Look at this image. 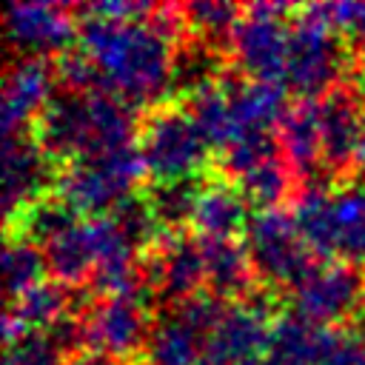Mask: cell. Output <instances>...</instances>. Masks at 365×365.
Segmentation results:
<instances>
[{
	"label": "cell",
	"mask_w": 365,
	"mask_h": 365,
	"mask_svg": "<svg viewBox=\"0 0 365 365\" xmlns=\"http://www.w3.org/2000/svg\"><path fill=\"white\" fill-rule=\"evenodd\" d=\"M294 11L285 3H254L242 6V17L228 40L231 66L248 80L279 83L285 77L288 26L282 14Z\"/></svg>",
	"instance_id": "cell-6"
},
{
	"label": "cell",
	"mask_w": 365,
	"mask_h": 365,
	"mask_svg": "<svg viewBox=\"0 0 365 365\" xmlns=\"http://www.w3.org/2000/svg\"><path fill=\"white\" fill-rule=\"evenodd\" d=\"M145 174L148 171L137 143L120 145L60 165L54 180V194H60L77 214L100 217L108 214L125 197L137 194L134 188Z\"/></svg>",
	"instance_id": "cell-2"
},
{
	"label": "cell",
	"mask_w": 365,
	"mask_h": 365,
	"mask_svg": "<svg viewBox=\"0 0 365 365\" xmlns=\"http://www.w3.org/2000/svg\"><path fill=\"white\" fill-rule=\"evenodd\" d=\"M143 288L160 302V311L174 308L205 285V259L197 234H163V240L140 257Z\"/></svg>",
	"instance_id": "cell-9"
},
{
	"label": "cell",
	"mask_w": 365,
	"mask_h": 365,
	"mask_svg": "<svg viewBox=\"0 0 365 365\" xmlns=\"http://www.w3.org/2000/svg\"><path fill=\"white\" fill-rule=\"evenodd\" d=\"M205 259V288L217 299L228 302H242L259 282L254 277L251 259L245 245L234 240H211V237H197Z\"/></svg>",
	"instance_id": "cell-19"
},
{
	"label": "cell",
	"mask_w": 365,
	"mask_h": 365,
	"mask_svg": "<svg viewBox=\"0 0 365 365\" xmlns=\"http://www.w3.org/2000/svg\"><path fill=\"white\" fill-rule=\"evenodd\" d=\"M66 365H131V359L125 356H114V354H106V351H80L77 356L66 359Z\"/></svg>",
	"instance_id": "cell-38"
},
{
	"label": "cell",
	"mask_w": 365,
	"mask_h": 365,
	"mask_svg": "<svg viewBox=\"0 0 365 365\" xmlns=\"http://www.w3.org/2000/svg\"><path fill=\"white\" fill-rule=\"evenodd\" d=\"M137 148L143 154L151 182L188 180L205 163V143L180 103H160L140 117Z\"/></svg>",
	"instance_id": "cell-3"
},
{
	"label": "cell",
	"mask_w": 365,
	"mask_h": 365,
	"mask_svg": "<svg viewBox=\"0 0 365 365\" xmlns=\"http://www.w3.org/2000/svg\"><path fill=\"white\" fill-rule=\"evenodd\" d=\"M54 160L34 143L31 134H6L3 137V217L6 225L37 197L46 194V185L57 180Z\"/></svg>",
	"instance_id": "cell-14"
},
{
	"label": "cell",
	"mask_w": 365,
	"mask_h": 365,
	"mask_svg": "<svg viewBox=\"0 0 365 365\" xmlns=\"http://www.w3.org/2000/svg\"><path fill=\"white\" fill-rule=\"evenodd\" d=\"M180 6H182L185 29L194 37L228 48L234 26L242 17V6L222 3V0H197V3H180Z\"/></svg>",
	"instance_id": "cell-33"
},
{
	"label": "cell",
	"mask_w": 365,
	"mask_h": 365,
	"mask_svg": "<svg viewBox=\"0 0 365 365\" xmlns=\"http://www.w3.org/2000/svg\"><path fill=\"white\" fill-rule=\"evenodd\" d=\"M108 217L114 220V225H117V231L128 240V245L143 257L148 248H154L160 240H163V228H160V222L154 220V214H151V208H148V202H145V197L143 194H131V197H125L123 202H117L111 211H108Z\"/></svg>",
	"instance_id": "cell-34"
},
{
	"label": "cell",
	"mask_w": 365,
	"mask_h": 365,
	"mask_svg": "<svg viewBox=\"0 0 365 365\" xmlns=\"http://www.w3.org/2000/svg\"><path fill=\"white\" fill-rule=\"evenodd\" d=\"M248 214H245V200L237 191L234 182L217 177V180H202L191 225L197 237H211V240H231L237 231H245Z\"/></svg>",
	"instance_id": "cell-23"
},
{
	"label": "cell",
	"mask_w": 365,
	"mask_h": 365,
	"mask_svg": "<svg viewBox=\"0 0 365 365\" xmlns=\"http://www.w3.org/2000/svg\"><path fill=\"white\" fill-rule=\"evenodd\" d=\"M205 356V336L174 311H160L151 322L143 362L145 365H197Z\"/></svg>",
	"instance_id": "cell-25"
},
{
	"label": "cell",
	"mask_w": 365,
	"mask_h": 365,
	"mask_svg": "<svg viewBox=\"0 0 365 365\" xmlns=\"http://www.w3.org/2000/svg\"><path fill=\"white\" fill-rule=\"evenodd\" d=\"M319 137H322V168L336 182H351L359 168V143L365 123V91L354 80L336 83L317 100Z\"/></svg>",
	"instance_id": "cell-8"
},
{
	"label": "cell",
	"mask_w": 365,
	"mask_h": 365,
	"mask_svg": "<svg viewBox=\"0 0 365 365\" xmlns=\"http://www.w3.org/2000/svg\"><path fill=\"white\" fill-rule=\"evenodd\" d=\"M83 325H86V342L94 351H106L114 356H131L143 354L151 322L145 314V302L131 294V297H97L88 302L83 311Z\"/></svg>",
	"instance_id": "cell-13"
},
{
	"label": "cell",
	"mask_w": 365,
	"mask_h": 365,
	"mask_svg": "<svg viewBox=\"0 0 365 365\" xmlns=\"http://www.w3.org/2000/svg\"><path fill=\"white\" fill-rule=\"evenodd\" d=\"M294 180L297 177L291 174V168L285 165V160L277 157V160H271V163L248 171L234 185L242 194V200L254 205V211H265V208H279L282 200H288V197L297 194L294 191V185H297Z\"/></svg>",
	"instance_id": "cell-32"
},
{
	"label": "cell",
	"mask_w": 365,
	"mask_h": 365,
	"mask_svg": "<svg viewBox=\"0 0 365 365\" xmlns=\"http://www.w3.org/2000/svg\"><path fill=\"white\" fill-rule=\"evenodd\" d=\"M71 297L68 288L54 282V279H43L37 285H31L29 291H23L20 297L6 302V314H3V339L6 345L17 342L26 334H37L51 328L60 317L68 314Z\"/></svg>",
	"instance_id": "cell-18"
},
{
	"label": "cell",
	"mask_w": 365,
	"mask_h": 365,
	"mask_svg": "<svg viewBox=\"0 0 365 365\" xmlns=\"http://www.w3.org/2000/svg\"><path fill=\"white\" fill-rule=\"evenodd\" d=\"M185 111L191 114L202 143L208 148H225L234 137H237V125H234V114H231V103L222 94L220 86H208L202 91H197L194 97L185 100Z\"/></svg>",
	"instance_id": "cell-30"
},
{
	"label": "cell",
	"mask_w": 365,
	"mask_h": 365,
	"mask_svg": "<svg viewBox=\"0 0 365 365\" xmlns=\"http://www.w3.org/2000/svg\"><path fill=\"white\" fill-rule=\"evenodd\" d=\"M356 177L365 180V123H362V143H359V168H356Z\"/></svg>",
	"instance_id": "cell-39"
},
{
	"label": "cell",
	"mask_w": 365,
	"mask_h": 365,
	"mask_svg": "<svg viewBox=\"0 0 365 365\" xmlns=\"http://www.w3.org/2000/svg\"><path fill=\"white\" fill-rule=\"evenodd\" d=\"M279 154L291 174L305 182H317L322 168V137H319V108L311 97H297L288 103L285 114L277 123Z\"/></svg>",
	"instance_id": "cell-16"
},
{
	"label": "cell",
	"mask_w": 365,
	"mask_h": 365,
	"mask_svg": "<svg viewBox=\"0 0 365 365\" xmlns=\"http://www.w3.org/2000/svg\"><path fill=\"white\" fill-rule=\"evenodd\" d=\"M242 237L254 277L262 288L291 291L317 265L311 251L299 240L291 214H285L282 208H265L248 214Z\"/></svg>",
	"instance_id": "cell-5"
},
{
	"label": "cell",
	"mask_w": 365,
	"mask_h": 365,
	"mask_svg": "<svg viewBox=\"0 0 365 365\" xmlns=\"http://www.w3.org/2000/svg\"><path fill=\"white\" fill-rule=\"evenodd\" d=\"M328 325H317L297 311H285L271 319L268 362L271 365H319Z\"/></svg>",
	"instance_id": "cell-24"
},
{
	"label": "cell",
	"mask_w": 365,
	"mask_h": 365,
	"mask_svg": "<svg viewBox=\"0 0 365 365\" xmlns=\"http://www.w3.org/2000/svg\"><path fill=\"white\" fill-rule=\"evenodd\" d=\"M71 225H77V211L60 197V194H43L34 202H29L9 225L6 234H17L26 237L37 245H46L48 240L60 237L63 231H68Z\"/></svg>",
	"instance_id": "cell-26"
},
{
	"label": "cell",
	"mask_w": 365,
	"mask_h": 365,
	"mask_svg": "<svg viewBox=\"0 0 365 365\" xmlns=\"http://www.w3.org/2000/svg\"><path fill=\"white\" fill-rule=\"evenodd\" d=\"M3 34L17 57H60L77 40V20L68 6L11 3L3 11Z\"/></svg>",
	"instance_id": "cell-11"
},
{
	"label": "cell",
	"mask_w": 365,
	"mask_h": 365,
	"mask_svg": "<svg viewBox=\"0 0 365 365\" xmlns=\"http://www.w3.org/2000/svg\"><path fill=\"white\" fill-rule=\"evenodd\" d=\"M240 365H271L268 359H248V362H240Z\"/></svg>",
	"instance_id": "cell-40"
},
{
	"label": "cell",
	"mask_w": 365,
	"mask_h": 365,
	"mask_svg": "<svg viewBox=\"0 0 365 365\" xmlns=\"http://www.w3.org/2000/svg\"><path fill=\"white\" fill-rule=\"evenodd\" d=\"M77 48L91 57L103 88L131 106H160L171 91L174 43L145 20H77Z\"/></svg>",
	"instance_id": "cell-1"
},
{
	"label": "cell",
	"mask_w": 365,
	"mask_h": 365,
	"mask_svg": "<svg viewBox=\"0 0 365 365\" xmlns=\"http://www.w3.org/2000/svg\"><path fill=\"white\" fill-rule=\"evenodd\" d=\"M51 66H54L57 88L80 91V94H88V91L103 88V80H100L97 66H94L91 57H88L86 51H80V48H68V51H63L60 57L51 60Z\"/></svg>",
	"instance_id": "cell-35"
},
{
	"label": "cell",
	"mask_w": 365,
	"mask_h": 365,
	"mask_svg": "<svg viewBox=\"0 0 365 365\" xmlns=\"http://www.w3.org/2000/svg\"><path fill=\"white\" fill-rule=\"evenodd\" d=\"M334 228L336 254L348 262L365 265V185L345 182L334 191Z\"/></svg>",
	"instance_id": "cell-27"
},
{
	"label": "cell",
	"mask_w": 365,
	"mask_h": 365,
	"mask_svg": "<svg viewBox=\"0 0 365 365\" xmlns=\"http://www.w3.org/2000/svg\"><path fill=\"white\" fill-rule=\"evenodd\" d=\"M345 71V48L339 34L328 26V20L305 6L288 23V54H285V86H291L299 97L319 100L336 83H342Z\"/></svg>",
	"instance_id": "cell-4"
},
{
	"label": "cell",
	"mask_w": 365,
	"mask_h": 365,
	"mask_svg": "<svg viewBox=\"0 0 365 365\" xmlns=\"http://www.w3.org/2000/svg\"><path fill=\"white\" fill-rule=\"evenodd\" d=\"M228 68H231L228 48L214 46L208 40H200L194 34H185L174 46V57H171V91L174 94H185V100H188L197 91H202L208 86H217Z\"/></svg>",
	"instance_id": "cell-20"
},
{
	"label": "cell",
	"mask_w": 365,
	"mask_h": 365,
	"mask_svg": "<svg viewBox=\"0 0 365 365\" xmlns=\"http://www.w3.org/2000/svg\"><path fill=\"white\" fill-rule=\"evenodd\" d=\"M271 308V288L257 285L242 302H228L214 331L205 339L208 365H240L259 359L268 348L271 322L265 319Z\"/></svg>",
	"instance_id": "cell-10"
},
{
	"label": "cell",
	"mask_w": 365,
	"mask_h": 365,
	"mask_svg": "<svg viewBox=\"0 0 365 365\" xmlns=\"http://www.w3.org/2000/svg\"><path fill=\"white\" fill-rule=\"evenodd\" d=\"M43 248L46 257V271L51 274L54 282L66 288H83L91 285L94 268H97V248H94V234L88 220L71 225L60 237L48 240Z\"/></svg>",
	"instance_id": "cell-22"
},
{
	"label": "cell",
	"mask_w": 365,
	"mask_h": 365,
	"mask_svg": "<svg viewBox=\"0 0 365 365\" xmlns=\"http://www.w3.org/2000/svg\"><path fill=\"white\" fill-rule=\"evenodd\" d=\"M359 334L365 336V308H362V314H359Z\"/></svg>",
	"instance_id": "cell-41"
},
{
	"label": "cell",
	"mask_w": 365,
	"mask_h": 365,
	"mask_svg": "<svg viewBox=\"0 0 365 365\" xmlns=\"http://www.w3.org/2000/svg\"><path fill=\"white\" fill-rule=\"evenodd\" d=\"M34 143L54 160V163H71L94 148V131H91V103L88 94L57 88L46 108L31 123Z\"/></svg>",
	"instance_id": "cell-12"
},
{
	"label": "cell",
	"mask_w": 365,
	"mask_h": 365,
	"mask_svg": "<svg viewBox=\"0 0 365 365\" xmlns=\"http://www.w3.org/2000/svg\"><path fill=\"white\" fill-rule=\"evenodd\" d=\"M54 91H57V77L48 60L43 57L9 60L3 74V103H0L3 137L23 134L26 125H31L37 114L46 108Z\"/></svg>",
	"instance_id": "cell-15"
},
{
	"label": "cell",
	"mask_w": 365,
	"mask_h": 365,
	"mask_svg": "<svg viewBox=\"0 0 365 365\" xmlns=\"http://www.w3.org/2000/svg\"><path fill=\"white\" fill-rule=\"evenodd\" d=\"M319 365H365V336L351 328H328Z\"/></svg>",
	"instance_id": "cell-37"
},
{
	"label": "cell",
	"mask_w": 365,
	"mask_h": 365,
	"mask_svg": "<svg viewBox=\"0 0 365 365\" xmlns=\"http://www.w3.org/2000/svg\"><path fill=\"white\" fill-rule=\"evenodd\" d=\"M291 305L299 317L336 328L365 308V265L348 259L317 262L294 288Z\"/></svg>",
	"instance_id": "cell-7"
},
{
	"label": "cell",
	"mask_w": 365,
	"mask_h": 365,
	"mask_svg": "<svg viewBox=\"0 0 365 365\" xmlns=\"http://www.w3.org/2000/svg\"><path fill=\"white\" fill-rule=\"evenodd\" d=\"M282 157L277 131H240L225 148L217 154V174L222 180H240L248 171Z\"/></svg>",
	"instance_id": "cell-29"
},
{
	"label": "cell",
	"mask_w": 365,
	"mask_h": 365,
	"mask_svg": "<svg viewBox=\"0 0 365 365\" xmlns=\"http://www.w3.org/2000/svg\"><path fill=\"white\" fill-rule=\"evenodd\" d=\"M3 365H66V359L51 345V339L43 331H37V334H26L17 342L6 345Z\"/></svg>",
	"instance_id": "cell-36"
},
{
	"label": "cell",
	"mask_w": 365,
	"mask_h": 365,
	"mask_svg": "<svg viewBox=\"0 0 365 365\" xmlns=\"http://www.w3.org/2000/svg\"><path fill=\"white\" fill-rule=\"evenodd\" d=\"M291 220L311 251V257H319L328 262V257L336 254V228H334V191H325L319 182H305L291 197Z\"/></svg>",
	"instance_id": "cell-21"
},
{
	"label": "cell",
	"mask_w": 365,
	"mask_h": 365,
	"mask_svg": "<svg viewBox=\"0 0 365 365\" xmlns=\"http://www.w3.org/2000/svg\"><path fill=\"white\" fill-rule=\"evenodd\" d=\"M217 86L222 88V94L231 103L237 134L240 131H271L288 108L282 83L248 80L234 66L222 74V80Z\"/></svg>",
	"instance_id": "cell-17"
},
{
	"label": "cell",
	"mask_w": 365,
	"mask_h": 365,
	"mask_svg": "<svg viewBox=\"0 0 365 365\" xmlns=\"http://www.w3.org/2000/svg\"><path fill=\"white\" fill-rule=\"evenodd\" d=\"M200 188H202L200 177L168 180V182H148L143 197H145L154 220L160 222V228L165 234H177V231H182L185 222H191Z\"/></svg>",
	"instance_id": "cell-28"
},
{
	"label": "cell",
	"mask_w": 365,
	"mask_h": 365,
	"mask_svg": "<svg viewBox=\"0 0 365 365\" xmlns=\"http://www.w3.org/2000/svg\"><path fill=\"white\" fill-rule=\"evenodd\" d=\"M46 271V257L43 248L26 237L17 234H6V245H3V294L6 302L20 297L23 291H29L31 285L43 282Z\"/></svg>",
	"instance_id": "cell-31"
}]
</instances>
